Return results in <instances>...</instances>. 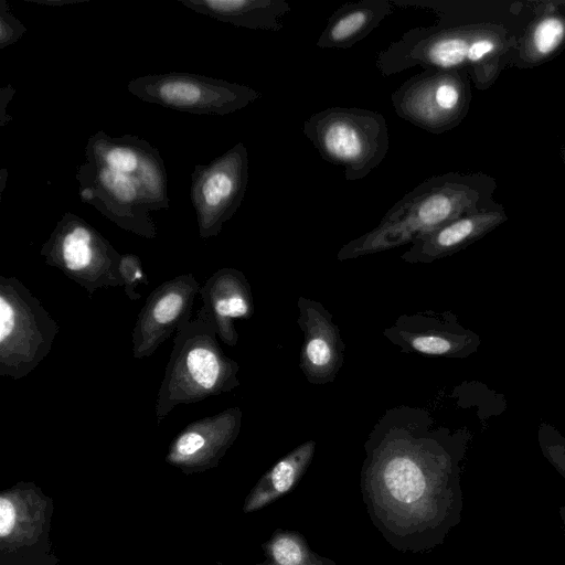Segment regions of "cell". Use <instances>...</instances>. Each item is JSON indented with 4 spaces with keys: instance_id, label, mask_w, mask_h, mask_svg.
Wrapping results in <instances>:
<instances>
[{
    "instance_id": "1",
    "label": "cell",
    "mask_w": 565,
    "mask_h": 565,
    "mask_svg": "<svg viewBox=\"0 0 565 565\" xmlns=\"http://www.w3.org/2000/svg\"><path fill=\"white\" fill-rule=\"evenodd\" d=\"M469 439L467 430L438 426L424 408L396 406L379 418L364 444L361 490L393 547L434 548L460 522V462Z\"/></svg>"
},
{
    "instance_id": "2",
    "label": "cell",
    "mask_w": 565,
    "mask_h": 565,
    "mask_svg": "<svg viewBox=\"0 0 565 565\" xmlns=\"http://www.w3.org/2000/svg\"><path fill=\"white\" fill-rule=\"evenodd\" d=\"M398 9L435 14L427 26H415L381 50L375 66L391 76L423 70L466 71L473 86L489 89L510 67L516 42L527 25L531 0H392Z\"/></svg>"
},
{
    "instance_id": "3",
    "label": "cell",
    "mask_w": 565,
    "mask_h": 565,
    "mask_svg": "<svg viewBox=\"0 0 565 565\" xmlns=\"http://www.w3.org/2000/svg\"><path fill=\"white\" fill-rule=\"evenodd\" d=\"M77 167L79 198L121 230L146 238L157 236L152 212L168 209V174L159 150L126 134L92 135Z\"/></svg>"
},
{
    "instance_id": "4",
    "label": "cell",
    "mask_w": 565,
    "mask_h": 565,
    "mask_svg": "<svg viewBox=\"0 0 565 565\" xmlns=\"http://www.w3.org/2000/svg\"><path fill=\"white\" fill-rule=\"evenodd\" d=\"M495 179L483 172L433 175L398 200L371 231L344 244L340 262L413 244L445 224L494 206Z\"/></svg>"
},
{
    "instance_id": "5",
    "label": "cell",
    "mask_w": 565,
    "mask_h": 565,
    "mask_svg": "<svg viewBox=\"0 0 565 565\" xmlns=\"http://www.w3.org/2000/svg\"><path fill=\"white\" fill-rule=\"evenodd\" d=\"M238 363L222 350L211 320L198 310L182 326L164 369L157 398L156 418L161 424L178 405L202 402L239 386Z\"/></svg>"
},
{
    "instance_id": "6",
    "label": "cell",
    "mask_w": 565,
    "mask_h": 565,
    "mask_svg": "<svg viewBox=\"0 0 565 565\" xmlns=\"http://www.w3.org/2000/svg\"><path fill=\"white\" fill-rule=\"evenodd\" d=\"M302 131L326 161L343 168L348 181L367 177L390 148L385 117L366 108L328 107L312 114Z\"/></svg>"
},
{
    "instance_id": "7",
    "label": "cell",
    "mask_w": 565,
    "mask_h": 565,
    "mask_svg": "<svg viewBox=\"0 0 565 565\" xmlns=\"http://www.w3.org/2000/svg\"><path fill=\"white\" fill-rule=\"evenodd\" d=\"M58 331L57 322L25 285L0 276L1 376H28L51 352Z\"/></svg>"
},
{
    "instance_id": "8",
    "label": "cell",
    "mask_w": 565,
    "mask_h": 565,
    "mask_svg": "<svg viewBox=\"0 0 565 565\" xmlns=\"http://www.w3.org/2000/svg\"><path fill=\"white\" fill-rule=\"evenodd\" d=\"M40 255L45 264L83 287L89 297L100 288L122 287L121 254L94 226L72 212H65L56 223Z\"/></svg>"
},
{
    "instance_id": "9",
    "label": "cell",
    "mask_w": 565,
    "mask_h": 565,
    "mask_svg": "<svg viewBox=\"0 0 565 565\" xmlns=\"http://www.w3.org/2000/svg\"><path fill=\"white\" fill-rule=\"evenodd\" d=\"M471 84L466 71L423 70L392 93L393 109L405 121L440 135L467 117L472 100Z\"/></svg>"
},
{
    "instance_id": "10",
    "label": "cell",
    "mask_w": 565,
    "mask_h": 565,
    "mask_svg": "<svg viewBox=\"0 0 565 565\" xmlns=\"http://www.w3.org/2000/svg\"><path fill=\"white\" fill-rule=\"evenodd\" d=\"M127 89L143 102L193 115L225 116L262 98L246 85L177 71L134 78Z\"/></svg>"
},
{
    "instance_id": "11",
    "label": "cell",
    "mask_w": 565,
    "mask_h": 565,
    "mask_svg": "<svg viewBox=\"0 0 565 565\" xmlns=\"http://www.w3.org/2000/svg\"><path fill=\"white\" fill-rule=\"evenodd\" d=\"M248 170L247 149L241 141L209 163L194 167L190 196L201 238L217 236L236 213L246 193Z\"/></svg>"
},
{
    "instance_id": "12",
    "label": "cell",
    "mask_w": 565,
    "mask_h": 565,
    "mask_svg": "<svg viewBox=\"0 0 565 565\" xmlns=\"http://www.w3.org/2000/svg\"><path fill=\"white\" fill-rule=\"evenodd\" d=\"M200 289L193 274H182L163 281L148 295L131 331L135 359L150 358L173 332L191 320Z\"/></svg>"
},
{
    "instance_id": "13",
    "label": "cell",
    "mask_w": 565,
    "mask_h": 565,
    "mask_svg": "<svg viewBox=\"0 0 565 565\" xmlns=\"http://www.w3.org/2000/svg\"><path fill=\"white\" fill-rule=\"evenodd\" d=\"M383 335L402 352L449 359H466L481 343L480 337L449 311L403 313L383 330Z\"/></svg>"
},
{
    "instance_id": "14",
    "label": "cell",
    "mask_w": 565,
    "mask_h": 565,
    "mask_svg": "<svg viewBox=\"0 0 565 565\" xmlns=\"http://www.w3.org/2000/svg\"><path fill=\"white\" fill-rule=\"evenodd\" d=\"M297 323L303 333L299 366L313 385L334 381L344 359V343L331 312L319 301L306 297L297 300Z\"/></svg>"
},
{
    "instance_id": "15",
    "label": "cell",
    "mask_w": 565,
    "mask_h": 565,
    "mask_svg": "<svg viewBox=\"0 0 565 565\" xmlns=\"http://www.w3.org/2000/svg\"><path fill=\"white\" fill-rule=\"evenodd\" d=\"M199 295L202 299L199 311L211 320L217 337L234 348L238 342L234 321L248 320L254 313L253 294L247 278L236 268H220L201 286Z\"/></svg>"
},
{
    "instance_id": "16",
    "label": "cell",
    "mask_w": 565,
    "mask_h": 565,
    "mask_svg": "<svg viewBox=\"0 0 565 565\" xmlns=\"http://www.w3.org/2000/svg\"><path fill=\"white\" fill-rule=\"evenodd\" d=\"M508 221L501 203L458 217L413 243L401 259L409 264H428L458 253Z\"/></svg>"
},
{
    "instance_id": "17",
    "label": "cell",
    "mask_w": 565,
    "mask_h": 565,
    "mask_svg": "<svg viewBox=\"0 0 565 565\" xmlns=\"http://www.w3.org/2000/svg\"><path fill=\"white\" fill-rule=\"evenodd\" d=\"M531 10L510 67L531 70L551 62L565 50V0H531Z\"/></svg>"
},
{
    "instance_id": "18",
    "label": "cell",
    "mask_w": 565,
    "mask_h": 565,
    "mask_svg": "<svg viewBox=\"0 0 565 565\" xmlns=\"http://www.w3.org/2000/svg\"><path fill=\"white\" fill-rule=\"evenodd\" d=\"M242 418L243 412L235 406L191 422L175 436L169 459L174 462L213 460L236 439Z\"/></svg>"
},
{
    "instance_id": "19",
    "label": "cell",
    "mask_w": 565,
    "mask_h": 565,
    "mask_svg": "<svg viewBox=\"0 0 565 565\" xmlns=\"http://www.w3.org/2000/svg\"><path fill=\"white\" fill-rule=\"evenodd\" d=\"M395 9L392 0L347 2L329 17L316 45L350 49L369 36Z\"/></svg>"
},
{
    "instance_id": "20",
    "label": "cell",
    "mask_w": 565,
    "mask_h": 565,
    "mask_svg": "<svg viewBox=\"0 0 565 565\" xmlns=\"http://www.w3.org/2000/svg\"><path fill=\"white\" fill-rule=\"evenodd\" d=\"M200 14L249 30L278 32L291 10L285 0H179Z\"/></svg>"
},
{
    "instance_id": "21",
    "label": "cell",
    "mask_w": 565,
    "mask_h": 565,
    "mask_svg": "<svg viewBox=\"0 0 565 565\" xmlns=\"http://www.w3.org/2000/svg\"><path fill=\"white\" fill-rule=\"evenodd\" d=\"M316 450V441L308 440L282 457L259 480L247 502L246 510L263 508L288 493L309 467Z\"/></svg>"
},
{
    "instance_id": "22",
    "label": "cell",
    "mask_w": 565,
    "mask_h": 565,
    "mask_svg": "<svg viewBox=\"0 0 565 565\" xmlns=\"http://www.w3.org/2000/svg\"><path fill=\"white\" fill-rule=\"evenodd\" d=\"M267 559L263 565H335L320 556L298 532L277 530L266 547Z\"/></svg>"
},
{
    "instance_id": "23",
    "label": "cell",
    "mask_w": 565,
    "mask_h": 565,
    "mask_svg": "<svg viewBox=\"0 0 565 565\" xmlns=\"http://www.w3.org/2000/svg\"><path fill=\"white\" fill-rule=\"evenodd\" d=\"M537 440L545 459L565 479V437L554 426L542 422Z\"/></svg>"
},
{
    "instance_id": "24",
    "label": "cell",
    "mask_w": 565,
    "mask_h": 565,
    "mask_svg": "<svg viewBox=\"0 0 565 565\" xmlns=\"http://www.w3.org/2000/svg\"><path fill=\"white\" fill-rule=\"evenodd\" d=\"M119 274L127 297L130 300L140 299L141 295L136 288L141 284L146 286L149 284L141 259L131 253L121 254Z\"/></svg>"
},
{
    "instance_id": "25",
    "label": "cell",
    "mask_w": 565,
    "mask_h": 565,
    "mask_svg": "<svg viewBox=\"0 0 565 565\" xmlns=\"http://www.w3.org/2000/svg\"><path fill=\"white\" fill-rule=\"evenodd\" d=\"M26 32V26L12 13L6 0L0 1V49L17 43Z\"/></svg>"
},
{
    "instance_id": "26",
    "label": "cell",
    "mask_w": 565,
    "mask_h": 565,
    "mask_svg": "<svg viewBox=\"0 0 565 565\" xmlns=\"http://www.w3.org/2000/svg\"><path fill=\"white\" fill-rule=\"evenodd\" d=\"M15 509L12 502L6 498H0V535L8 536L15 524Z\"/></svg>"
},
{
    "instance_id": "27",
    "label": "cell",
    "mask_w": 565,
    "mask_h": 565,
    "mask_svg": "<svg viewBox=\"0 0 565 565\" xmlns=\"http://www.w3.org/2000/svg\"><path fill=\"white\" fill-rule=\"evenodd\" d=\"M15 92H17V89L11 84H8L7 86H4L1 89V93H0V108H1L0 126L1 127L6 126L11 120V118L9 116H7L6 108H7L8 103L12 99Z\"/></svg>"
},
{
    "instance_id": "28",
    "label": "cell",
    "mask_w": 565,
    "mask_h": 565,
    "mask_svg": "<svg viewBox=\"0 0 565 565\" xmlns=\"http://www.w3.org/2000/svg\"><path fill=\"white\" fill-rule=\"evenodd\" d=\"M29 2L42 4V6H49V7H62L65 4H73V3H79V2H86L89 0H25Z\"/></svg>"
},
{
    "instance_id": "29",
    "label": "cell",
    "mask_w": 565,
    "mask_h": 565,
    "mask_svg": "<svg viewBox=\"0 0 565 565\" xmlns=\"http://www.w3.org/2000/svg\"><path fill=\"white\" fill-rule=\"evenodd\" d=\"M559 516H561V520L563 522L564 534H565V505L559 507Z\"/></svg>"
},
{
    "instance_id": "30",
    "label": "cell",
    "mask_w": 565,
    "mask_h": 565,
    "mask_svg": "<svg viewBox=\"0 0 565 565\" xmlns=\"http://www.w3.org/2000/svg\"><path fill=\"white\" fill-rule=\"evenodd\" d=\"M562 161L565 163V146H561L558 149Z\"/></svg>"
}]
</instances>
